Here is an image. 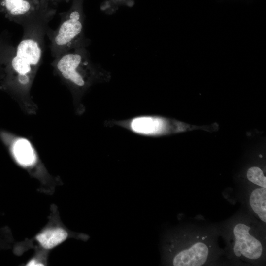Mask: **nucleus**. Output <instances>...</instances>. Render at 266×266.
I'll return each instance as SVG.
<instances>
[{
    "mask_svg": "<svg viewBox=\"0 0 266 266\" xmlns=\"http://www.w3.org/2000/svg\"><path fill=\"white\" fill-rule=\"evenodd\" d=\"M68 237L67 232L62 228L45 231L36 236L37 241L44 248H54L64 241Z\"/></svg>",
    "mask_w": 266,
    "mask_h": 266,
    "instance_id": "obj_9",
    "label": "nucleus"
},
{
    "mask_svg": "<svg viewBox=\"0 0 266 266\" xmlns=\"http://www.w3.org/2000/svg\"><path fill=\"white\" fill-rule=\"evenodd\" d=\"M11 56L8 45L0 36V67L3 64L7 65Z\"/></svg>",
    "mask_w": 266,
    "mask_h": 266,
    "instance_id": "obj_12",
    "label": "nucleus"
},
{
    "mask_svg": "<svg viewBox=\"0 0 266 266\" xmlns=\"http://www.w3.org/2000/svg\"><path fill=\"white\" fill-rule=\"evenodd\" d=\"M64 0V1H69L70 0Z\"/></svg>",
    "mask_w": 266,
    "mask_h": 266,
    "instance_id": "obj_14",
    "label": "nucleus"
},
{
    "mask_svg": "<svg viewBox=\"0 0 266 266\" xmlns=\"http://www.w3.org/2000/svg\"><path fill=\"white\" fill-rule=\"evenodd\" d=\"M249 205L253 212L265 224L266 222V188L252 189L249 196Z\"/></svg>",
    "mask_w": 266,
    "mask_h": 266,
    "instance_id": "obj_7",
    "label": "nucleus"
},
{
    "mask_svg": "<svg viewBox=\"0 0 266 266\" xmlns=\"http://www.w3.org/2000/svg\"><path fill=\"white\" fill-rule=\"evenodd\" d=\"M61 76L67 81L78 88L88 84L91 73V66L81 53L71 52L63 55L56 65Z\"/></svg>",
    "mask_w": 266,
    "mask_h": 266,
    "instance_id": "obj_4",
    "label": "nucleus"
},
{
    "mask_svg": "<svg viewBox=\"0 0 266 266\" xmlns=\"http://www.w3.org/2000/svg\"><path fill=\"white\" fill-rule=\"evenodd\" d=\"M115 124L133 133L145 136L164 134L167 132L168 126L166 119L157 116L146 115L115 121Z\"/></svg>",
    "mask_w": 266,
    "mask_h": 266,
    "instance_id": "obj_6",
    "label": "nucleus"
},
{
    "mask_svg": "<svg viewBox=\"0 0 266 266\" xmlns=\"http://www.w3.org/2000/svg\"><path fill=\"white\" fill-rule=\"evenodd\" d=\"M47 0H0V12L16 20L50 12Z\"/></svg>",
    "mask_w": 266,
    "mask_h": 266,
    "instance_id": "obj_5",
    "label": "nucleus"
},
{
    "mask_svg": "<svg viewBox=\"0 0 266 266\" xmlns=\"http://www.w3.org/2000/svg\"><path fill=\"white\" fill-rule=\"evenodd\" d=\"M42 56V49L37 41L25 38L19 43L14 54L7 64V68L16 76L18 83L27 86L38 65Z\"/></svg>",
    "mask_w": 266,
    "mask_h": 266,
    "instance_id": "obj_3",
    "label": "nucleus"
},
{
    "mask_svg": "<svg viewBox=\"0 0 266 266\" xmlns=\"http://www.w3.org/2000/svg\"><path fill=\"white\" fill-rule=\"evenodd\" d=\"M13 153L16 161L22 166H30L36 162V157L33 148L25 139L16 141L13 146Z\"/></svg>",
    "mask_w": 266,
    "mask_h": 266,
    "instance_id": "obj_8",
    "label": "nucleus"
},
{
    "mask_svg": "<svg viewBox=\"0 0 266 266\" xmlns=\"http://www.w3.org/2000/svg\"><path fill=\"white\" fill-rule=\"evenodd\" d=\"M134 2L135 0H105L101 4L100 8L105 12L110 14L116 11L120 6L132 7Z\"/></svg>",
    "mask_w": 266,
    "mask_h": 266,
    "instance_id": "obj_10",
    "label": "nucleus"
},
{
    "mask_svg": "<svg viewBox=\"0 0 266 266\" xmlns=\"http://www.w3.org/2000/svg\"><path fill=\"white\" fill-rule=\"evenodd\" d=\"M248 180L255 185L266 188V177L264 172L259 167L252 166L247 172Z\"/></svg>",
    "mask_w": 266,
    "mask_h": 266,
    "instance_id": "obj_11",
    "label": "nucleus"
},
{
    "mask_svg": "<svg viewBox=\"0 0 266 266\" xmlns=\"http://www.w3.org/2000/svg\"><path fill=\"white\" fill-rule=\"evenodd\" d=\"M229 245L233 256L248 261H259L264 256V241L248 221L239 219L231 225Z\"/></svg>",
    "mask_w": 266,
    "mask_h": 266,
    "instance_id": "obj_2",
    "label": "nucleus"
},
{
    "mask_svg": "<svg viewBox=\"0 0 266 266\" xmlns=\"http://www.w3.org/2000/svg\"><path fill=\"white\" fill-rule=\"evenodd\" d=\"M27 266H43V265L37 262L36 260H32L27 264Z\"/></svg>",
    "mask_w": 266,
    "mask_h": 266,
    "instance_id": "obj_13",
    "label": "nucleus"
},
{
    "mask_svg": "<svg viewBox=\"0 0 266 266\" xmlns=\"http://www.w3.org/2000/svg\"><path fill=\"white\" fill-rule=\"evenodd\" d=\"M188 236L185 232L168 234L164 240L165 264L174 266H200L207 263L213 254V244L203 234Z\"/></svg>",
    "mask_w": 266,
    "mask_h": 266,
    "instance_id": "obj_1",
    "label": "nucleus"
}]
</instances>
